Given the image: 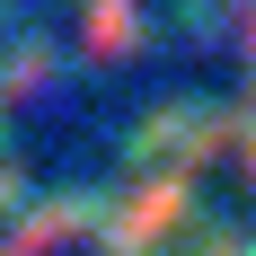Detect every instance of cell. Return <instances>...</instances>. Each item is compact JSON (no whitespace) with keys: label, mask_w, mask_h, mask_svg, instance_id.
Wrapping results in <instances>:
<instances>
[{"label":"cell","mask_w":256,"mask_h":256,"mask_svg":"<svg viewBox=\"0 0 256 256\" xmlns=\"http://www.w3.org/2000/svg\"><path fill=\"white\" fill-rule=\"evenodd\" d=\"M248 256H256V238H248Z\"/></svg>","instance_id":"6da1fadb"}]
</instances>
